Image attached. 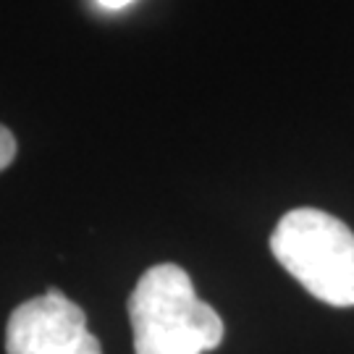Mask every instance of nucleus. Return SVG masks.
I'll list each match as a JSON object with an SVG mask.
<instances>
[{
    "label": "nucleus",
    "instance_id": "f03ea898",
    "mask_svg": "<svg viewBox=\"0 0 354 354\" xmlns=\"http://www.w3.org/2000/svg\"><path fill=\"white\" fill-rule=\"evenodd\" d=\"M270 252L315 299L354 307V234L317 207H297L279 221Z\"/></svg>",
    "mask_w": 354,
    "mask_h": 354
},
{
    "label": "nucleus",
    "instance_id": "20e7f679",
    "mask_svg": "<svg viewBox=\"0 0 354 354\" xmlns=\"http://www.w3.org/2000/svg\"><path fill=\"white\" fill-rule=\"evenodd\" d=\"M13 158H16V137L11 134V129L0 124V171L8 168Z\"/></svg>",
    "mask_w": 354,
    "mask_h": 354
},
{
    "label": "nucleus",
    "instance_id": "f257e3e1",
    "mask_svg": "<svg viewBox=\"0 0 354 354\" xmlns=\"http://www.w3.org/2000/svg\"><path fill=\"white\" fill-rule=\"evenodd\" d=\"M137 354H205L223 342V320L194 291L189 273L160 263L142 273L129 297Z\"/></svg>",
    "mask_w": 354,
    "mask_h": 354
},
{
    "label": "nucleus",
    "instance_id": "423d86ee",
    "mask_svg": "<svg viewBox=\"0 0 354 354\" xmlns=\"http://www.w3.org/2000/svg\"><path fill=\"white\" fill-rule=\"evenodd\" d=\"M129 3H134V0H97V6L105 8V11H121V8H127Z\"/></svg>",
    "mask_w": 354,
    "mask_h": 354
},
{
    "label": "nucleus",
    "instance_id": "39448f33",
    "mask_svg": "<svg viewBox=\"0 0 354 354\" xmlns=\"http://www.w3.org/2000/svg\"><path fill=\"white\" fill-rule=\"evenodd\" d=\"M61 354H102V346H100V342H97V336H92V333H84L79 342H74L66 352H61Z\"/></svg>",
    "mask_w": 354,
    "mask_h": 354
},
{
    "label": "nucleus",
    "instance_id": "7ed1b4c3",
    "mask_svg": "<svg viewBox=\"0 0 354 354\" xmlns=\"http://www.w3.org/2000/svg\"><path fill=\"white\" fill-rule=\"evenodd\" d=\"M87 333V315L64 291L19 304L8 317L6 354H61Z\"/></svg>",
    "mask_w": 354,
    "mask_h": 354
}]
</instances>
